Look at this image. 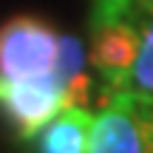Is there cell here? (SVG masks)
<instances>
[{
    "mask_svg": "<svg viewBox=\"0 0 153 153\" xmlns=\"http://www.w3.org/2000/svg\"><path fill=\"white\" fill-rule=\"evenodd\" d=\"M139 34L131 23H99L91 37V62L102 79H108L116 91H125L131 65L136 60Z\"/></svg>",
    "mask_w": 153,
    "mask_h": 153,
    "instance_id": "3",
    "label": "cell"
},
{
    "mask_svg": "<svg viewBox=\"0 0 153 153\" xmlns=\"http://www.w3.org/2000/svg\"><path fill=\"white\" fill-rule=\"evenodd\" d=\"M57 31L37 14H14L0 23V76L28 79L54 68Z\"/></svg>",
    "mask_w": 153,
    "mask_h": 153,
    "instance_id": "1",
    "label": "cell"
},
{
    "mask_svg": "<svg viewBox=\"0 0 153 153\" xmlns=\"http://www.w3.org/2000/svg\"><path fill=\"white\" fill-rule=\"evenodd\" d=\"M91 122V111L62 108L31 136V153H85Z\"/></svg>",
    "mask_w": 153,
    "mask_h": 153,
    "instance_id": "5",
    "label": "cell"
},
{
    "mask_svg": "<svg viewBox=\"0 0 153 153\" xmlns=\"http://www.w3.org/2000/svg\"><path fill=\"white\" fill-rule=\"evenodd\" d=\"M85 153H148L139 122L122 105H111L94 116Z\"/></svg>",
    "mask_w": 153,
    "mask_h": 153,
    "instance_id": "4",
    "label": "cell"
},
{
    "mask_svg": "<svg viewBox=\"0 0 153 153\" xmlns=\"http://www.w3.org/2000/svg\"><path fill=\"white\" fill-rule=\"evenodd\" d=\"M62 108H65L62 85L51 71L28 79L0 76V114L17 139H31Z\"/></svg>",
    "mask_w": 153,
    "mask_h": 153,
    "instance_id": "2",
    "label": "cell"
},
{
    "mask_svg": "<svg viewBox=\"0 0 153 153\" xmlns=\"http://www.w3.org/2000/svg\"><path fill=\"white\" fill-rule=\"evenodd\" d=\"M125 91H136V94H145V97H153V20L145 23V28H142L136 60L131 65Z\"/></svg>",
    "mask_w": 153,
    "mask_h": 153,
    "instance_id": "6",
    "label": "cell"
},
{
    "mask_svg": "<svg viewBox=\"0 0 153 153\" xmlns=\"http://www.w3.org/2000/svg\"><path fill=\"white\" fill-rule=\"evenodd\" d=\"M142 3H145V6H148V9H150V11H153V0H142Z\"/></svg>",
    "mask_w": 153,
    "mask_h": 153,
    "instance_id": "7",
    "label": "cell"
}]
</instances>
